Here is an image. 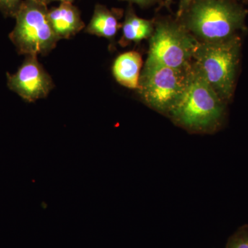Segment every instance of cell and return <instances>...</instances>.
Masks as SVG:
<instances>
[{"label":"cell","mask_w":248,"mask_h":248,"mask_svg":"<svg viewBox=\"0 0 248 248\" xmlns=\"http://www.w3.org/2000/svg\"><path fill=\"white\" fill-rule=\"evenodd\" d=\"M247 14L234 0H195L181 16V24L200 42H218L239 35Z\"/></svg>","instance_id":"7a4b0ae2"},{"label":"cell","mask_w":248,"mask_h":248,"mask_svg":"<svg viewBox=\"0 0 248 248\" xmlns=\"http://www.w3.org/2000/svg\"><path fill=\"white\" fill-rule=\"evenodd\" d=\"M142 58L136 51L121 54L112 65V73L116 81L124 87L138 89L140 81Z\"/></svg>","instance_id":"9c48e42d"},{"label":"cell","mask_w":248,"mask_h":248,"mask_svg":"<svg viewBox=\"0 0 248 248\" xmlns=\"http://www.w3.org/2000/svg\"><path fill=\"white\" fill-rule=\"evenodd\" d=\"M46 5L33 0H22L9 38L17 53L27 55H48L56 47L58 37L48 18Z\"/></svg>","instance_id":"5b68a950"},{"label":"cell","mask_w":248,"mask_h":248,"mask_svg":"<svg viewBox=\"0 0 248 248\" xmlns=\"http://www.w3.org/2000/svg\"><path fill=\"white\" fill-rule=\"evenodd\" d=\"M48 18L59 40L70 39L85 28L79 10L71 3H60L48 9Z\"/></svg>","instance_id":"ba28073f"},{"label":"cell","mask_w":248,"mask_h":248,"mask_svg":"<svg viewBox=\"0 0 248 248\" xmlns=\"http://www.w3.org/2000/svg\"><path fill=\"white\" fill-rule=\"evenodd\" d=\"M122 28L123 35L120 44L122 46L128 45L130 42L140 43L151 37L154 32L153 22L138 17L132 7L127 9Z\"/></svg>","instance_id":"8fae6325"},{"label":"cell","mask_w":248,"mask_h":248,"mask_svg":"<svg viewBox=\"0 0 248 248\" xmlns=\"http://www.w3.org/2000/svg\"><path fill=\"white\" fill-rule=\"evenodd\" d=\"M74 1L75 0H50V2L51 1H60V3H71V4H73Z\"/></svg>","instance_id":"2e32d148"},{"label":"cell","mask_w":248,"mask_h":248,"mask_svg":"<svg viewBox=\"0 0 248 248\" xmlns=\"http://www.w3.org/2000/svg\"><path fill=\"white\" fill-rule=\"evenodd\" d=\"M244 1H246V2L248 3V0H244Z\"/></svg>","instance_id":"ac0fdd59"},{"label":"cell","mask_w":248,"mask_h":248,"mask_svg":"<svg viewBox=\"0 0 248 248\" xmlns=\"http://www.w3.org/2000/svg\"><path fill=\"white\" fill-rule=\"evenodd\" d=\"M192 68V63L188 68H176L147 59L138 89L142 101L170 118L187 89Z\"/></svg>","instance_id":"277c9868"},{"label":"cell","mask_w":248,"mask_h":248,"mask_svg":"<svg viewBox=\"0 0 248 248\" xmlns=\"http://www.w3.org/2000/svg\"><path fill=\"white\" fill-rule=\"evenodd\" d=\"M22 0H0V11L6 17H14Z\"/></svg>","instance_id":"4fadbf2b"},{"label":"cell","mask_w":248,"mask_h":248,"mask_svg":"<svg viewBox=\"0 0 248 248\" xmlns=\"http://www.w3.org/2000/svg\"><path fill=\"white\" fill-rule=\"evenodd\" d=\"M7 85L27 102L46 97L55 87L51 77L35 55H27L16 73H7Z\"/></svg>","instance_id":"52a82bcc"},{"label":"cell","mask_w":248,"mask_h":248,"mask_svg":"<svg viewBox=\"0 0 248 248\" xmlns=\"http://www.w3.org/2000/svg\"><path fill=\"white\" fill-rule=\"evenodd\" d=\"M120 18V14L117 10H110L104 5L97 4L85 32L112 40L122 27V24L119 22Z\"/></svg>","instance_id":"30bf717a"},{"label":"cell","mask_w":248,"mask_h":248,"mask_svg":"<svg viewBox=\"0 0 248 248\" xmlns=\"http://www.w3.org/2000/svg\"><path fill=\"white\" fill-rule=\"evenodd\" d=\"M33 1H37L40 4L46 5V6L49 3H50V0H33Z\"/></svg>","instance_id":"e0dca14e"},{"label":"cell","mask_w":248,"mask_h":248,"mask_svg":"<svg viewBox=\"0 0 248 248\" xmlns=\"http://www.w3.org/2000/svg\"><path fill=\"white\" fill-rule=\"evenodd\" d=\"M121 1H128V2L138 4L141 7H146V6L154 4L155 0H121Z\"/></svg>","instance_id":"9a60e30c"},{"label":"cell","mask_w":248,"mask_h":248,"mask_svg":"<svg viewBox=\"0 0 248 248\" xmlns=\"http://www.w3.org/2000/svg\"><path fill=\"white\" fill-rule=\"evenodd\" d=\"M226 248H248V225L240 227L228 240Z\"/></svg>","instance_id":"7c38bea8"},{"label":"cell","mask_w":248,"mask_h":248,"mask_svg":"<svg viewBox=\"0 0 248 248\" xmlns=\"http://www.w3.org/2000/svg\"><path fill=\"white\" fill-rule=\"evenodd\" d=\"M226 104L192 64L187 89L170 118L192 133H215L224 122Z\"/></svg>","instance_id":"6da1fadb"},{"label":"cell","mask_w":248,"mask_h":248,"mask_svg":"<svg viewBox=\"0 0 248 248\" xmlns=\"http://www.w3.org/2000/svg\"><path fill=\"white\" fill-rule=\"evenodd\" d=\"M150 38L148 60L172 68L192 66L199 41L182 24L161 21Z\"/></svg>","instance_id":"8992f818"},{"label":"cell","mask_w":248,"mask_h":248,"mask_svg":"<svg viewBox=\"0 0 248 248\" xmlns=\"http://www.w3.org/2000/svg\"><path fill=\"white\" fill-rule=\"evenodd\" d=\"M241 48L237 35L218 42L199 41L194 53L192 64L226 103L234 93Z\"/></svg>","instance_id":"3957f363"},{"label":"cell","mask_w":248,"mask_h":248,"mask_svg":"<svg viewBox=\"0 0 248 248\" xmlns=\"http://www.w3.org/2000/svg\"><path fill=\"white\" fill-rule=\"evenodd\" d=\"M195 0H179V11H178V16L179 17L184 14V11L190 6L191 3Z\"/></svg>","instance_id":"5bb4252c"}]
</instances>
